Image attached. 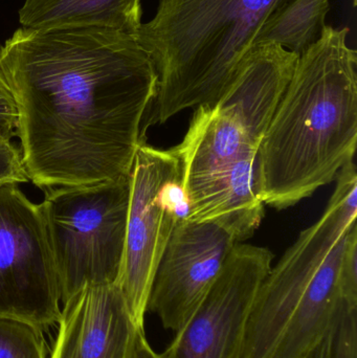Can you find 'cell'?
<instances>
[{"label":"cell","mask_w":357,"mask_h":358,"mask_svg":"<svg viewBox=\"0 0 357 358\" xmlns=\"http://www.w3.org/2000/svg\"><path fill=\"white\" fill-rule=\"evenodd\" d=\"M0 69L31 182L45 189L130 176L159 85L133 35L20 27L0 48Z\"/></svg>","instance_id":"obj_1"},{"label":"cell","mask_w":357,"mask_h":358,"mask_svg":"<svg viewBox=\"0 0 357 358\" xmlns=\"http://www.w3.org/2000/svg\"><path fill=\"white\" fill-rule=\"evenodd\" d=\"M326 25L298 59L257 152L264 204L284 210L335 180L357 144V55Z\"/></svg>","instance_id":"obj_2"},{"label":"cell","mask_w":357,"mask_h":358,"mask_svg":"<svg viewBox=\"0 0 357 358\" xmlns=\"http://www.w3.org/2000/svg\"><path fill=\"white\" fill-rule=\"evenodd\" d=\"M318 221L262 282L241 358H307L345 304L357 306V174L354 162Z\"/></svg>","instance_id":"obj_3"},{"label":"cell","mask_w":357,"mask_h":358,"mask_svg":"<svg viewBox=\"0 0 357 358\" xmlns=\"http://www.w3.org/2000/svg\"><path fill=\"white\" fill-rule=\"evenodd\" d=\"M291 0H159L136 39L159 73L147 126L217 102L268 21Z\"/></svg>","instance_id":"obj_4"},{"label":"cell","mask_w":357,"mask_h":358,"mask_svg":"<svg viewBox=\"0 0 357 358\" xmlns=\"http://www.w3.org/2000/svg\"><path fill=\"white\" fill-rule=\"evenodd\" d=\"M44 192L39 206L61 305L86 286L117 283L125 250L129 176Z\"/></svg>","instance_id":"obj_5"},{"label":"cell","mask_w":357,"mask_h":358,"mask_svg":"<svg viewBox=\"0 0 357 358\" xmlns=\"http://www.w3.org/2000/svg\"><path fill=\"white\" fill-rule=\"evenodd\" d=\"M125 250L115 285L144 329L153 280L175 227L190 216L182 163L174 149L142 143L132 165Z\"/></svg>","instance_id":"obj_6"},{"label":"cell","mask_w":357,"mask_h":358,"mask_svg":"<svg viewBox=\"0 0 357 358\" xmlns=\"http://www.w3.org/2000/svg\"><path fill=\"white\" fill-rule=\"evenodd\" d=\"M60 288L39 204L0 183V317L46 331L61 317Z\"/></svg>","instance_id":"obj_7"},{"label":"cell","mask_w":357,"mask_h":358,"mask_svg":"<svg viewBox=\"0 0 357 358\" xmlns=\"http://www.w3.org/2000/svg\"><path fill=\"white\" fill-rule=\"evenodd\" d=\"M272 266L268 248L235 244L217 281L163 358H241L258 290Z\"/></svg>","instance_id":"obj_8"},{"label":"cell","mask_w":357,"mask_h":358,"mask_svg":"<svg viewBox=\"0 0 357 358\" xmlns=\"http://www.w3.org/2000/svg\"><path fill=\"white\" fill-rule=\"evenodd\" d=\"M235 244L211 222L187 220L174 229L157 266L148 311L176 332L209 294Z\"/></svg>","instance_id":"obj_9"},{"label":"cell","mask_w":357,"mask_h":358,"mask_svg":"<svg viewBox=\"0 0 357 358\" xmlns=\"http://www.w3.org/2000/svg\"><path fill=\"white\" fill-rule=\"evenodd\" d=\"M48 358H131L138 327L115 284L88 285L62 305Z\"/></svg>","instance_id":"obj_10"},{"label":"cell","mask_w":357,"mask_h":358,"mask_svg":"<svg viewBox=\"0 0 357 358\" xmlns=\"http://www.w3.org/2000/svg\"><path fill=\"white\" fill-rule=\"evenodd\" d=\"M258 148L236 117L216 105L197 107L184 140L173 148L182 163L187 198L228 176Z\"/></svg>","instance_id":"obj_11"},{"label":"cell","mask_w":357,"mask_h":358,"mask_svg":"<svg viewBox=\"0 0 357 358\" xmlns=\"http://www.w3.org/2000/svg\"><path fill=\"white\" fill-rule=\"evenodd\" d=\"M299 57L274 42H259L214 105L236 117L260 145Z\"/></svg>","instance_id":"obj_12"},{"label":"cell","mask_w":357,"mask_h":358,"mask_svg":"<svg viewBox=\"0 0 357 358\" xmlns=\"http://www.w3.org/2000/svg\"><path fill=\"white\" fill-rule=\"evenodd\" d=\"M142 15L140 0H25L18 12L25 29L100 27L133 36Z\"/></svg>","instance_id":"obj_13"},{"label":"cell","mask_w":357,"mask_h":358,"mask_svg":"<svg viewBox=\"0 0 357 358\" xmlns=\"http://www.w3.org/2000/svg\"><path fill=\"white\" fill-rule=\"evenodd\" d=\"M329 10V0H291L268 21L256 44L274 42L301 56L322 37Z\"/></svg>","instance_id":"obj_14"},{"label":"cell","mask_w":357,"mask_h":358,"mask_svg":"<svg viewBox=\"0 0 357 358\" xmlns=\"http://www.w3.org/2000/svg\"><path fill=\"white\" fill-rule=\"evenodd\" d=\"M0 358H48L43 330L27 322L0 317Z\"/></svg>","instance_id":"obj_15"},{"label":"cell","mask_w":357,"mask_h":358,"mask_svg":"<svg viewBox=\"0 0 357 358\" xmlns=\"http://www.w3.org/2000/svg\"><path fill=\"white\" fill-rule=\"evenodd\" d=\"M29 182L20 148L12 141L0 140V183Z\"/></svg>","instance_id":"obj_16"},{"label":"cell","mask_w":357,"mask_h":358,"mask_svg":"<svg viewBox=\"0 0 357 358\" xmlns=\"http://www.w3.org/2000/svg\"><path fill=\"white\" fill-rule=\"evenodd\" d=\"M16 105L10 87L0 69V140H10L17 136Z\"/></svg>","instance_id":"obj_17"},{"label":"cell","mask_w":357,"mask_h":358,"mask_svg":"<svg viewBox=\"0 0 357 358\" xmlns=\"http://www.w3.org/2000/svg\"><path fill=\"white\" fill-rule=\"evenodd\" d=\"M131 358H163V357H161V353H156L153 350L152 347L147 340L145 330H140L138 336H136Z\"/></svg>","instance_id":"obj_18"}]
</instances>
